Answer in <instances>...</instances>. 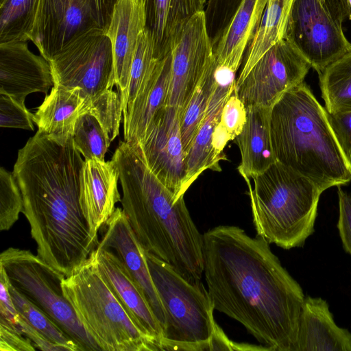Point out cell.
Returning <instances> with one entry per match:
<instances>
[{"label": "cell", "instance_id": "1", "mask_svg": "<svg viewBox=\"0 0 351 351\" xmlns=\"http://www.w3.org/2000/svg\"><path fill=\"white\" fill-rule=\"evenodd\" d=\"M204 275L215 310L270 351H295L304 294L263 238L236 226L203 234Z\"/></svg>", "mask_w": 351, "mask_h": 351}, {"label": "cell", "instance_id": "2", "mask_svg": "<svg viewBox=\"0 0 351 351\" xmlns=\"http://www.w3.org/2000/svg\"><path fill=\"white\" fill-rule=\"evenodd\" d=\"M111 160L119 174L122 209L145 252L169 264L191 282H201L203 234L184 197L178 199L152 173L138 143L121 141Z\"/></svg>", "mask_w": 351, "mask_h": 351}, {"label": "cell", "instance_id": "3", "mask_svg": "<svg viewBox=\"0 0 351 351\" xmlns=\"http://www.w3.org/2000/svg\"><path fill=\"white\" fill-rule=\"evenodd\" d=\"M270 130L276 160L311 180L322 192L351 181V161L335 137L326 108L304 82L273 105Z\"/></svg>", "mask_w": 351, "mask_h": 351}, {"label": "cell", "instance_id": "4", "mask_svg": "<svg viewBox=\"0 0 351 351\" xmlns=\"http://www.w3.org/2000/svg\"><path fill=\"white\" fill-rule=\"evenodd\" d=\"M246 180L256 235L290 250L302 247L313 233L321 194L311 180L276 161Z\"/></svg>", "mask_w": 351, "mask_h": 351}, {"label": "cell", "instance_id": "5", "mask_svg": "<svg viewBox=\"0 0 351 351\" xmlns=\"http://www.w3.org/2000/svg\"><path fill=\"white\" fill-rule=\"evenodd\" d=\"M149 271L163 305L166 324L161 350H237L216 324L208 290L192 283L169 264L145 252Z\"/></svg>", "mask_w": 351, "mask_h": 351}, {"label": "cell", "instance_id": "6", "mask_svg": "<svg viewBox=\"0 0 351 351\" xmlns=\"http://www.w3.org/2000/svg\"><path fill=\"white\" fill-rule=\"evenodd\" d=\"M63 294L82 326L103 351L158 350L132 319L100 270L95 250L62 281Z\"/></svg>", "mask_w": 351, "mask_h": 351}, {"label": "cell", "instance_id": "7", "mask_svg": "<svg viewBox=\"0 0 351 351\" xmlns=\"http://www.w3.org/2000/svg\"><path fill=\"white\" fill-rule=\"evenodd\" d=\"M0 266L10 283L52 319L81 351L101 350L63 294V274L30 250L12 247L1 253Z\"/></svg>", "mask_w": 351, "mask_h": 351}, {"label": "cell", "instance_id": "8", "mask_svg": "<svg viewBox=\"0 0 351 351\" xmlns=\"http://www.w3.org/2000/svg\"><path fill=\"white\" fill-rule=\"evenodd\" d=\"M48 62L53 84L80 87L90 98L115 85L112 43L100 27L75 36Z\"/></svg>", "mask_w": 351, "mask_h": 351}, {"label": "cell", "instance_id": "9", "mask_svg": "<svg viewBox=\"0 0 351 351\" xmlns=\"http://www.w3.org/2000/svg\"><path fill=\"white\" fill-rule=\"evenodd\" d=\"M285 38L317 73L351 51L342 23L322 0H293Z\"/></svg>", "mask_w": 351, "mask_h": 351}, {"label": "cell", "instance_id": "10", "mask_svg": "<svg viewBox=\"0 0 351 351\" xmlns=\"http://www.w3.org/2000/svg\"><path fill=\"white\" fill-rule=\"evenodd\" d=\"M311 65L287 38L278 41L256 62L234 92L245 104L272 107L291 88L302 83Z\"/></svg>", "mask_w": 351, "mask_h": 351}, {"label": "cell", "instance_id": "11", "mask_svg": "<svg viewBox=\"0 0 351 351\" xmlns=\"http://www.w3.org/2000/svg\"><path fill=\"white\" fill-rule=\"evenodd\" d=\"M170 53L167 106L178 110L180 116L215 61L204 10L196 12L184 25Z\"/></svg>", "mask_w": 351, "mask_h": 351}, {"label": "cell", "instance_id": "12", "mask_svg": "<svg viewBox=\"0 0 351 351\" xmlns=\"http://www.w3.org/2000/svg\"><path fill=\"white\" fill-rule=\"evenodd\" d=\"M137 143L152 173L178 199L184 197L186 154L178 110L168 106L162 110Z\"/></svg>", "mask_w": 351, "mask_h": 351}, {"label": "cell", "instance_id": "13", "mask_svg": "<svg viewBox=\"0 0 351 351\" xmlns=\"http://www.w3.org/2000/svg\"><path fill=\"white\" fill-rule=\"evenodd\" d=\"M99 27L84 0H38L29 35L49 61L73 38Z\"/></svg>", "mask_w": 351, "mask_h": 351}, {"label": "cell", "instance_id": "14", "mask_svg": "<svg viewBox=\"0 0 351 351\" xmlns=\"http://www.w3.org/2000/svg\"><path fill=\"white\" fill-rule=\"evenodd\" d=\"M102 228L104 230L97 247L112 250L123 261L161 325L163 334L166 324L165 311L152 281L145 250L137 240L123 209L116 208Z\"/></svg>", "mask_w": 351, "mask_h": 351}, {"label": "cell", "instance_id": "15", "mask_svg": "<svg viewBox=\"0 0 351 351\" xmlns=\"http://www.w3.org/2000/svg\"><path fill=\"white\" fill-rule=\"evenodd\" d=\"M53 86L49 62L34 54L25 41L0 43V94L25 105L27 95L43 93Z\"/></svg>", "mask_w": 351, "mask_h": 351}, {"label": "cell", "instance_id": "16", "mask_svg": "<svg viewBox=\"0 0 351 351\" xmlns=\"http://www.w3.org/2000/svg\"><path fill=\"white\" fill-rule=\"evenodd\" d=\"M119 174L111 160L85 159L80 175V202L92 237L97 232L121 202L118 191Z\"/></svg>", "mask_w": 351, "mask_h": 351}, {"label": "cell", "instance_id": "17", "mask_svg": "<svg viewBox=\"0 0 351 351\" xmlns=\"http://www.w3.org/2000/svg\"><path fill=\"white\" fill-rule=\"evenodd\" d=\"M95 254L100 270L134 322L161 350V325L123 261L110 249L97 247Z\"/></svg>", "mask_w": 351, "mask_h": 351}, {"label": "cell", "instance_id": "18", "mask_svg": "<svg viewBox=\"0 0 351 351\" xmlns=\"http://www.w3.org/2000/svg\"><path fill=\"white\" fill-rule=\"evenodd\" d=\"M145 28L142 0H117L107 30L112 47L115 85L123 100L138 37Z\"/></svg>", "mask_w": 351, "mask_h": 351}, {"label": "cell", "instance_id": "19", "mask_svg": "<svg viewBox=\"0 0 351 351\" xmlns=\"http://www.w3.org/2000/svg\"><path fill=\"white\" fill-rule=\"evenodd\" d=\"M295 351H351V333L335 323L325 300L305 296Z\"/></svg>", "mask_w": 351, "mask_h": 351}, {"label": "cell", "instance_id": "20", "mask_svg": "<svg viewBox=\"0 0 351 351\" xmlns=\"http://www.w3.org/2000/svg\"><path fill=\"white\" fill-rule=\"evenodd\" d=\"M246 109L245 124L235 138L241 154L238 171L245 180L263 173L277 161L270 130L271 107L254 105Z\"/></svg>", "mask_w": 351, "mask_h": 351}, {"label": "cell", "instance_id": "21", "mask_svg": "<svg viewBox=\"0 0 351 351\" xmlns=\"http://www.w3.org/2000/svg\"><path fill=\"white\" fill-rule=\"evenodd\" d=\"M89 99L80 87L53 84L37 108L34 121L39 131L66 142L73 137L79 116L87 112Z\"/></svg>", "mask_w": 351, "mask_h": 351}, {"label": "cell", "instance_id": "22", "mask_svg": "<svg viewBox=\"0 0 351 351\" xmlns=\"http://www.w3.org/2000/svg\"><path fill=\"white\" fill-rule=\"evenodd\" d=\"M267 0H241L218 40L213 45L215 63L236 71L262 18Z\"/></svg>", "mask_w": 351, "mask_h": 351}, {"label": "cell", "instance_id": "23", "mask_svg": "<svg viewBox=\"0 0 351 351\" xmlns=\"http://www.w3.org/2000/svg\"><path fill=\"white\" fill-rule=\"evenodd\" d=\"M171 53L161 59L149 83L123 114L124 141L137 143L156 117L167 107Z\"/></svg>", "mask_w": 351, "mask_h": 351}, {"label": "cell", "instance_id": "24", "mask_svg": "<svg viewBox=\"0 0 351 351\" xmlns=\"http://www.w3.org/2000/svg\"><path fill=\"white\" fill-rule=\"evenodd\" d=\"M145 28L151 34L156 56L161 60L171 50L184 25L198 12L195 0H142Z\"/></svg>", "mask_w": 351, "mask_h": 351}, {"label": "cell", "instance_id": "25", "mask_svg": "<svg viewBox=\"0 0 351 351\" xmlns=\"http://www.w3.org/2000/svg\"><path fill=\"white\" fill-rule=\"evenodd\" d=\"M293 0H267L260 24L250 41L236 83L241 82L256 62L285 37Z\"/></svg>", "mask_w": 351, "mask_h": 351}, {"label": "cell", "instance_id": "26", "mask_svg": "<svg viewBox=\"0 0 351 351\" xmlns=\"http://www.w3.org/2000/svg\"><path fill=\"white\" fill-rule=\"evenodd\" d=\"M322 97L329 113L351 111V51L318 73Z\"/></svg>", "mask_w": 351, "mask_h": 351}, {"label": "cell", "instance_id": "27", "mask_svg": "<svg viewBox=\"0 0 351 351\" xmlns=\"http://www.w3.org/2000/svg\"><path fill=\"white\" fill-rule=\"evenodd\" d=\"M222 110H207L205 119L186 154L184 181L185 193L204 171H216L213 161L212 137L215 126L220 121Z\"/></svg>", "mask_w": 351, "mask_h": 351}, {"label": "cell", "instance_id": "28", "mask_svg": "<svg viewBox=\"0 0 351 351\" xmlns=\"http://www.w3.org/2000/svg\"><path fill=\"white\" fill-rule=\"evenodd\" d=\"M160 60L155 54L153 38L145 28L139 35L130 67L128 88L122 101L123 115L146 87Z\"/></svg>", "mask_w": 351, "mask_h": 351}, {"label": "cell", "instance_id": "29", "mask_svg": "<svg viewBox=\"0 0 351 351\" xmlns=\"http://www.w3.org/2000/svg\"><path fill=\"white\" fill-rule=\"evenodd\" d=\"M214 68L215 62L195 88L186 108L180 115V134L186 154L206 115L213 88Z\"/></svg>", "mask_w": 351, "mask_h": 351}, {"label": "cell", "instance_id": "30", "mask_svg": "<svg viewBox=\"0 0 351 351\" xmlns=\"http://www.w3.org/2000/svg\"><path fill=\"white\" fill-rule=\"evenodd\" d=\"M38 0H5L0 5V43L29 40Z\"/></svg>", "mask_w": 351, "mask_h": 351}, {"label": "cell", "instance_id": "31", "mask_svg": "<svg viewBox=\"0 0 351 351\" xmlns=\"http://www.w3.org/2000/svg\"><path fill=\"white\" fill-rule=\"evenodd\" d=\"M9 291L18 313L38 332L49 341L66 348L69 351H81L55 322L28 298L18 291L9 282Z\"/></svg>", "mask_w": 351, "mask_h": 351}, {"label": "cell", "instance_id": "32", "mask_svg": "<svg viewBox=\"0 0 351 351\" xmlns=\"http://www.w3.org/2000/svg\"><path fill=\"white\" fill-rule=\"evenodd\" d=\"M72 138L75 148L85 159L105 160L111 142L93 115L84 113L79 116Z\"/></svg>", "mask_w": 351, "mask_h": 351}, {"label": "cell", "instance_id": "33", "mask_svg": "<svg viewBox=\"0 0 351 351\" xmlns=\"http://www.w3.org/2000/svg\"><path fill=\"white\" fill-rule=\"evenodd\" d=\"M123 112L119 93L106 90L89 99L86 113L93 115L112 142L119 134V126Z\"/></svg>", "mask_w": 351, "mask_h": 351}, {"label": "cell", "instance_id": "34", "mask_svg": "<svg viewBox=\"0 0 351 351\" xmlns=\"http://www.w3.org/2000/svg\"><path fill=\"white\" fill-rule=\"evenodd\" d=\"M23 208L20 188L12 173L0 169V230H9Z\"/></svg>", "mask_w": 351, "mask_h": 351}, {"label": "cell", "instance_id": "35", "mask_svg": "<svg viewBox=\"0 0 351 351\" xmlns=\"http://www.w3.org/2000/svg\"><path fill=\"white\" fill-rule=\"evenodd\" d=\"M241 0H207L204 13L213 45L218 40Z\"/></svg>", "mask_w": 351, "mask_h": 351}, {"label": "cell", "instance_id": "36", "mask_svg": "<svg viewBox=\"0 0 351 351\" xmlns=\"http://www.w3.org/2000/svg\"><path fill=\"white\" fill-rule=\"evenodd\" d=\"M34 114L10 96L0 94V126L34 130Z\"/></svg>", "mask_w": 351, "mask_h": 351}, {"label": "cell", "instance_id": "37", "mask_svg": "<svg viewBox=\"0 0 351 351\" xmlns=\"http://www.w3.org/2000/svg\"><path fill=\"white\" fill-rule=\"evenodd\" d=\"M246 120V107L234 90L223 106L219 123L233 141L242 132Z\"/></svg>", "mask_w": 351, "mask_h": 351}, {"label": "cell", "instance_id": "38", "mask_svg": "<svg viewBox=\"0 0 351 351\" xmlns=\"http://www.w3.org/2000/svg\"><path fill=\"white\" fill-rule=\"evenodd\" d=\"M339 217L337 227L345 251L351 255V192L338 186Z\"/></svg>", "mask_w": 351, "mask_h": 351}, {"label": "cell", "instance_id": "39", "mask_svg": "<svg viewBox=\"0 0 351 351\" xmlns=\"http://www.w3.org/2000/svg\"><path fill=\"white\" fill-rule=\"evenodd\" d=\"M0 323L21 328L19 313L9 291V280L1 266H0Z\"/></svg>", "mask_w": 351, "mask_h": 351}, {"label": "cell", "instance_id": "40", "mask_svg": "<svg viewBox=\"0 0 351 351\" xmlns=\"http://www.w3.org/2000/svg\"><path fill=\"white\" fill-rule=\"evenodd\" d=\"M327 113L335 137L345 156L351 161V111Z\"/></svg>", "mask_w": 351, "mask_h": 351}, {"label": "cell", "instance_id": "41", "mask_svg": "<svg viewBox=\"0 0 351 351\" xmlns=\"http://www.w3.org/2000/svg\"><path fill=\"white\" fill-rule=\"evenodd\" d=\"M36 349L20 330L0 324L1 351H34Z\"/></svg>", "mask_w": 351, "mask_h": 351}, {"label": "cell", "instance_id": "42", "mask_svg": "<svg viewBox=\"0 0 351 351\" xmlns=\"http://www.w3.org/2000/svg\"><path fill=\"white\" fill-rule=\"evenodd\" d=\"M19 322L22 334L32 342L36 348L43 351L67 350L64 346L53 343L38 332L19 313Z\"/></svg>", "mask_w": 351, "mask_h": 351}, {"label": "cell", "instance_id": "43", "mask_svg": "<svg viewBox=\"0 0 351 351\" xmlns=\"http://www.w3.org/2000/svg\"><path fill=\"white\" fill-rule=\"evenodd\" d=\"M97 25L107 32L117 0H84Z\"/></svg>", "mask_w": 351, "mask_h": 351}, {"label": "cell", "instance_id": "44", "mask_svg": "<svg viewBox=\"0 0 351 351\" xmlns=\"http://www.w3.org/2000/svg\"><path fill=\"white\" fill-rule=\"evenodd\" d=\"M207 0H195V5L198 11L204 10Z\"/></svg>", "mask_w": 351, "mask_h": 351}, {"label": "cell", "instance_id": "45", "mask_svg": "<svg viewBox=\"0 0 351 351\" xmlns=\"http://www.w3.org/2000/svg\"><path fill=\"white\" fill-rule=\"evenodd\" d=\"M5 0H0V5L5 2Z\"/></svg>", "mask_w": 351, "mask_h": 351}, {"label": "cell", "instance_id": "46", "mask_svg": "<svg viewBox=\"0 0 351 351\" xmlns=\"http://www.w3.org/2000/svg\"><path fill=\"white\" fill-rule=\"evenodd\" d=\"M349 1V3H350V7H351V0H348Z\"/></svg>", "mask_w": 351, "mask_h": 351}]
</instances>
